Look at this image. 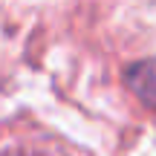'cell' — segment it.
I'll return each instance as SVG.
<instances>
[{"mask_svg": "<svg viewBox=\"0 0 156 156\" xmlns=\"http://www.w3.org/2000/svg\"><path fill=\"white\" fill-rule=\"evenodd\" d=\"M124 78H127V87L139 95V101H145L147 107L156 110V58L133 64L124 73Z\"/></svg>", "mask_w": 156, "mask_h": 156, "instance_id": "6da1fadb", "label": "cell"}]
</instances>
